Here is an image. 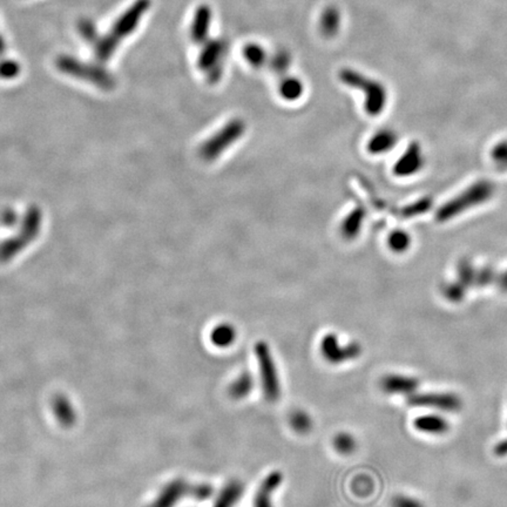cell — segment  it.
I'll return each instance as SVG.
<instances>
[{
  "instance_id": "cell-30",
  "label": "cell",
  "mask_w": 507,
  "mask_h": 507,
  "mask_svg": "<svg viewBox=\"0 0 507 507\" xmlns=\"http://www.w3.org/2000/svg\"><path fill=\"white\" fill-rule=\"evenodd\" d=\"M493 159L497 164L507 167V144H500L495 148Z\"/></svg>"
},
{
  "instance_id": "cell-1",
  "label": "cell",
  "mask_w": 507,
  "mask_h": 507,
  "mask_svg": "<svg viewBox=\"0 0 507 507\" xmlns=\"http://www.w3.org/2000/svg\"><path fill=\"white\" fill-rule=\"evenodd\" d=\"M247 129L242 119L234 118L219 128L199 148V155L206 162H214L224 155L229 148L242 139Z\"/></svg>"
},
{
  "instance_id": "cell-16",
  "label": "cell",
  "mask_w": 507,
  "mask_h": 507,
  "mask_svg": "<svg viewBox=\"0 0 507 507\" xmlns=\"http://www.w3.org/2000/svg\"><path fill=\"white\" fill-rule=\"evenodd\" d=\"M397 141L398 138L393 131L380 129L370 138L367 146V152L371 153L374 155H380L384 153L390 152L397 144Z\"/></svg>"
},
{
  "instance_id": "cell-20",
  "label": "cell",
  "mask_w": 507,
  "mask_h": 507,
  "mask_svg": "<svg viewBox=\"0 0 507 507\" xmlns=\"http://www.w3.org/2000/svg\"><path fill=\"white\" fill-rule=\"evenodd\" d=\"M236 336H237V332L232 324L220 323L213 327L212 332H211V341L215 347L224 349V347H230L235 342Z\"/></svg>"
},
{
  "instance_id": "cell-3",
  "label": "cell",
  "mask_w": 507,
  "mask_h": 507,
  "mask_svg": "<svg viewBox=\"0 0 507 507\" xmlns=\"http://www.w3.org/2000/svg\"><path fill=\"white\" fill-rule=\"evenodd\" d=\"M493 186L487 181H480L466 189L463 194L457 196V199L450 201L437 213L438 221H447L453 219L455 215L462 214L470 208L482 204L488 200L493 194Z\"/></svg>"
},
{
  "instance_id": "cell-18",
  "label": "cell",
  "mask_w": 507,
  "mask_h": 507,
  "mask_svg": "<svg viewBox=\"0 0 507 507\" xmlns=\"http://www.w3.org/2000/svg\"><path fill=\"white\" fill-rule=\"evenodd\" d=\"M244 486L240 480H232L222 488L213 507H234L244 495Z\"/></svg>"
},
{
  "instance_id": "cell-22",
  "label": "cell",
  "mask_w": 507,
  "mask_h": 507,
  "mask_svg": "<svg viewBox=\"0 0 507 507\" xmlns=\"http://www.w3.org/2000/svg\"><path fill=\"white\" fill-rule=\"evenodd\" d=\"M242 54L248 64L256 69L263 67L264 65L267 64L268 54L261 45L255 44V43L246 45Z\"/></svg>"
},
{
  "instance_id": "cell-31",
  "label": "cell",
  "mask_w": 507,
  "mask_h": 507,
  "mask_svg": "<svg viewBox=\"0 0 507 507\" xmlns=\"http://www.w3.org/2000/svg\"><path fill=\"white\" fill-rule=\"evenodd\" d=\"M495 455L498 457L507 455V438L497 444L495 447Z\"/></svg>"
},
{
  "instance_id": "cell-24",
  "label": "cell",
  "mask_w": 507,
  "mask_h": 507,
  "mask_svg": "<svg viewBox=\"0 0 507 507\" xmlns=\"http://www.w3.org/2000/svg\"><path fill=\"white\" fill-rule=\"evenodd\" d=\"M292 64V56L287 50H279L269 61V67L279 76H285Z\"/></svg>"
},
{
  "instance_id": "cell-19",
  "label": "cell",
  "mask_w": 507,
  "mask_h": 507,
  "mask_svg": "<svg viewBox=\"0 0 507 507\" xmlns=\"http://www.w3.org/2000/svg\"><path fill=\"white\" fill-rule=\"evenodd\" d=\"M304 93V85L296 76H283L279 85V94L288 103L300 100Z\"/></svg>"
},
{
  "instance_id": "cell-2",
  "label": "cell",
  "mask_w": 507,
  "mask_h": 507,
  "mask_svg": "<svg viewBox=\"0 0 507 507\" xmlns=\"http://www.w3.org/2000/svg\"><path fill=\"white\" fill-rule=\"evenodd\" d=\"M340 79L344 85L358 88L364 93V107L369 116H378L382 114L387 103V88L383 85L349 68L341 71Z\"/></svg>"
},
{
  "instance_id": "cell-13",
  "label": "cell",
  "mask_w": 507,
  "mask_h": 507,
  "mask_svg": "<svg viewBox=\"0 0 507 507\" xmlns=\"http://www.w3.org/2000/svg\"><path fill=\"white\" fill-rule=\"evenodd\" d=\"M283 483V475L280 471H272L262 480L256 492L254 507H274L272 495Z\"/></svg>"
},
{
  "instance_id": "cell-26",
  "label": "cell",
  "mask_w": 507,
  "mask_h": 507,
  "mask_svg": "<svg viewBox=\"0 0 507 507\" xmlns=\"http://www.w3.org/2000/svg\"><path fill=\"white\" fill-rule=\"evenodd\" d=\"M387 244L392 252H403L410 247L411 237L404 230H395L389 236Z\"/></svg>"
},
{
  "instance_id": "cell-21",
  "label": "cell",
  "mask_w": 507,
  "mask_h": 507,
  "mask_svg": "<svg viewBox=\"0 0 507 507\" xmlns=\"http://www.w3.org/2000/svg\"><path fill=\"white\" fill-rule=\"evenodd\" d=\"M254 389V378L249 372H242L229 385L228 392L234 400H244Z\"/></svg>"
},
{
  "instance_id": "cell-7",
  "label": "cell",
  "mask_w": 507,
  "mask_h": 507,
  "mask_svg": "<svg viewBox=\"0 0 507 507\" xmlns=\"http://www.w3.org/2000/svg\"><path fill=\"white\" fill-rule=\"evenodd\" d=\"M410 407H429L442 411L455 412L462 409V400L455 393L450 392H424L407 396Z\"/></svg>"
},
{
  "instance_id": "cell-27",
  "label": "cell",
  "mask_w": 507,
  "mask_h": 507,
  "mask_svg": "<svg viewBox=\"0 0 507 507\" xmlns=\"http://www.w3.org/2000/svg\"><path fill=\"white\" fill-rule=\"evenodd\" d=\"M213 492H214L213 486L209 484H193L191 498L199 500V501H204V500L209 499L212 497Z\"/></svg>"
},
{
  "instance_id": "cell-17",
  "label": "cell",
  "mask_w": 507,
  "mask_h": 507,
  "mask_svg": "<svg viewBox=\"0 0 507 507\" xmlns=\"http://www.w3.org/2000/svg\"><path fill=\"white\" fill-rule=\"evenodd\" d=\"M341 28V12L335 6H327L324 10L320 21V31L327 39L334 38Z\"/></svg>"
},
{
  "instance_id": "cell-8",
  "label": "cell",
  "mask_w": 507,
  "mask_h": 507,
  "mask_svg": "<svg viewBox=\"0 0 507 507\" xmlns=\"http://www.w3.org/2000/svg\"><path fill=\"white\" fill-rule=\"evenodd\" d=\"M320 350L324 360L327 362L332 364H341L356 360L360 355L362 347L360 344L355 343V342L342 345L335 334H327L321 341Z\"/></svg>"
},
{
  "instance_id": "cell-5",
  "label": "cell",
  "mask_w": 507,
  "mask_h": 507,
  "mask_svg": "<svg viewBox=\"0 0 507 507\" xmlns=\"http://www.w3.org/2000/svg\"><path fill=\"white\" fill-rule=\"evenodd\" d=\"M227 51V41L224 39H208L204 43L197 59V67L204 72L209 84H217L224 76V61Z\"/></svg>"
},
{
  "instance_id": "cell-11",
  "label": "cell",
  "mask_w": 507,
  "mask_h": 507,
  "mask_svg": "<svg viewBox=\"0 0 507 507\" xmlns=\"http://www.w3.org/2000/svg\"><path fill=\"white\" fill-rule=\"evenodd\" d=\"M212 8L208 5H200L196 8L191 26V36L195 44H204L208 41L212 25Z\"/></svg>"
},
{
  "instance_id": "cell-14",
  "label": "cell",
  "mask_w": 507,
  "mask_h": 507,
  "mask_svg": "<svg viewBox=\"0 0 507 507\" xmlns=\"http://www.w3.org/2000/svg\"><path fill=\"white\" fill-rule=\"evenodd\" d=\"M364 220L365 213L360 207L355 208L352 212L347 213L341 222L340 233L342 237L347 241L355 240L363 229Z\"/></svg>"
},
{
  "instance_id": "cell-4",
  "label": "cell",
  "mask_w": 507,
  "mask_h": 507,
  "mask_svg": "<svg viewBox=\"0 0 507 507\" xmlns=\"http://www.w3.org/2000/svg\"><path fill=\"white\" fill-rule=\"evenodd\" d=\"M255 355L259 363L264 397L268 402L274 403L280 398L281 387L275 360L269 345L266 342H257L255 345Z\"/></svg>"
},
{
  "instance_id": "cell-28",
  "label": "cell",
  "mask_w": 507,
  "mask_h": 507,
  "mask_svg": "<svg viewBox=\"0 0 507 507\" xmlns=\"http://www.w3.org/2000/svg\"><path fill=\"white\" fill-rule=\"evenodd\" d=\"M444 295L446 296L447 300H450L451 302H460L463 300L464 295H465V288L460 282L450 284V285L445 288Z\"/></svg>"
},
{
  "instance_id": "cell-12",
  "label": "cell",
  "mask_w": 507,
  "mask_h": 507,
  "mask_svg": "<svg viewBox=\"0 0 507 507\" xmlns=\"http://www.w3.org/2000/svg\"><path fill=\"white\" fill-rule=\"evenodd\" d=\"M424 164V156L420 144H412L400 156L393 167L396 175L410 176L420 172Z\"/></svg>"
},
{
  "instance_id": "cell-23",
  "label": "cell",
  "mask_w": 507,
  "mask_h": 507,
  "mask_svg": "<svg viewBox=\"0 0 507 507\" xmlns=\"http://www.w3.org/2000/svg\"><path fill=\"white\" fill-rule=\"evenodd\" d=\"M289 423L290 427L301 435H305L312 427V417L303 410H294L289 416Z\"/></svg>"
},
{
  "instance_id": "cell-25",
  "label": "cell",
  "mask_w": 507,
  "mask_h": 507,
  "mask_svg": "<svg viewBox=\"0 0 507 507\" xmlns=\"http://www.w3.org/2000/svg\"><path fill=\"white\" fill-rule=\"evenodd\" d=\"M332 444L336 451L344 455H352L357 447L355 438L347 432H341L338 435H336Z\"/></svg>"
},
{
  "instance_id": "cell-9",
  "label": "cell",
  "mask_w": 507,
  "mask_h": 507,
  "mask_svg": "<svg viewBox=\"0 0 507 507\" xmlns=\"http://www.w3.org/2000/svg\"><path fill=\"white\" fill-rule=\"evenodd\" d=\"M193 484L182 478L174 479L164 487L154 503L149 507H175L184 497H191Z\"/></svg>"
},
{
  "instance_id": "cell-32",
  "label": "cell",
  "mask_w": 507,
  "mask_h": 507,
  "mask_svg": "<svg viewBox=\"0 0 507 507\" xmlns=\"http://www.w3.org/2000/svg\"><path fill=\"white\" fill-rule=\"evenodd\" d=\"M500 288H501V290L507 292V272L505 275H503L501 280H500Z\"/></svg>"
},
{
  "instance_id": "cell-6",
  "label": "cell",
  "mask_w": 507,
  "mask_h": 507,
  "mask_svg": "<svg viewBox=\"0 0 507 507\" xmlns=\"http://www.w3.org/2000/svg\"><path fill=\"white\" fill-rule=\"evenodd\" d=\"M149 6H151V0H136L134 5L128 8L124 16H121L119 21H116V26L111 33L105 36V41H107L108 44L112 45L113 47L116 48L125 36L131 34L136 30V26L140 23L141 18L144 17V13L147 12Z\"/></svg>"
},
{
  "instance_id": "cell-10",
  "label": "cell",
  "mask_w": 507,
  "mask_h": 507,
  "mask_svg": "<svg viewBox=\"0 0 507 507\" xmlns=\"http://www.w3.org/2000/svg\"><path fill=\"white\" fill-rule=\"evenodd\" d=\"M420 387L416 377L403 375H387L380 380V389L387 395H411Z\"/></svg>"
},
{
  "instance_id": "cell-29",
  "label": "cell",
  "mask_w": 507,
  "mask_h": 507,
  "mask_svg": "<svg viewBox=\"0 0 507 507\" xmlns=\"http://www.w3.org/2000/svg\"><path fill=\"white\" fill-rule=\"evenodd\" d=\"M392 507H424L420 500L415 499L409 495H396L392 499Z\"/></svg>"
},
{
  "instance_id": "cell-15",
  "label": "cell",
  "mask_w": 507,
  "mask_h": 507,
  "mask_svg": "<svg viewBox=\"0 0 507 507\" xmlns=\"http://www.w3.org/2000/svg\"><path fill=\"white\" fill-rule=\"evenodd\" d=\"M416 430L427 433V435H440L446 433L450 429V424L443 416L425 415L420 416L413 422Z\"/></svg>"
}]
</instances>
